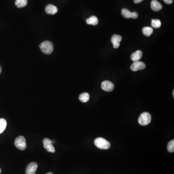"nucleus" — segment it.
I'll list each match as a JSON object with an SVG mask.
<instances>
[{"instance_id": "f03ea898", "label": "nucleus", "mask_w": 174, "mask_h": 174, "mask_svg": "<svg viewBox=\"0 0 174 174\" xmlns=\"http://www.w3.org/2000/svg\"><path fill=\"white\" fill-rule=\"evenodd\" d=\"M95 144L101 150H108L110 148L111 144L108 141L102 137H98L95 139Z\"/></svg>"}, {"instance_id": "20e7f679", "label": "nucleus", "mask_w": 174, "mask_h": 174, "mask_svg": "<svg viewBox=\"0 0 174 174\" xmlns=\"http://www.w3.org/2000/svg\"><path fill=\"white\" fill-rule=\"evenodd\" d=\"M15 146L21 151L25 150L27 147L26 141L25 138L23 136H19L15 139Z\"/></svg>"}, {"instance_id": "9b49d317", "label": "nucleus", "mask_w": 174, "mask_h": 174, "mask_svg": "<svg viewBox=\"0 0 174 174\" xmlns=\"http://www.w3.org/2000/svg\"><path fill=\"white\" fill-rule=\"evenodd\" d=\"M142 52L141 50H138L131 55L130 59L134 62H137L141 59V58L142 57Z\"/></svg>"}, {"instance_id": "0eeeda50", "label": "nucleus", "mask_w": 174, "mask_h": 174, "mask_svg": "<svg viewBox=\"0 0 174 174\" xmlns=\"http://www.w3.org/2000/svg\"><path fill=\"white\" fill-rule=\"evenodd\" d=\"M101 88L105 91L110 92L114 89V85L110 81L105 80L102 82Z\"/></svg>"}, {"instance_id": "aec40b11", "label": "nucleus", "mask_w": 174, "mask_h": 174, "mask_svg": "<svg viewBox=\"0 0 174 174\" xmlns=\"http://www.w3.org/2000/svg\"><path fill=\"white\" fill-rule=\"evenodd\" d=\"M167 150L169 152H174V140L170 141L167 145Z\"/></svg>"}, {"instance_id": "6e6552de", "label": "nucleus", "mask_w": 174, "mask_h": 174, "mask_svg": "<svg viewBox=\"0 0 174 174\" xmlns=\"http://www.w3.org/2000/svg\"><path fill=\"white\" fill-rule=\"evenodd\" d=\"M38 165L36 162H31L27 166L26 174H35Z\"/></svg>"}, {"instance_id": "393cba45", "label": "nucleus", "mask_w": 174, "mask_h": 174, "mask_svg": "<svg viewBox=\"0 0 174 174\" xmlns=\"http://www.w3.org/2000/svg\"><path fill=\"white\" fill-rule=\"evenodd\" d=\"M53 174V173H51V172H49V173H47V174Z\"/></svg>"}, {"instance_id": "423d86ee", "label": "nucleus", "mask_w": 174, "mask_h": 174, "mask_svg": "<svg viewBox=\"0 0 174 174\" xmlns=\"http://www.w3.org/2000/svg\"><path fill=\"white\" fill-rule=\"evenodd\" d=\"M130 69L133 71H137L139 70H143L146 68V65L143 62L141 61L134 62L130 66Z\"/></svg>"}, {"instance_id": "1a4fd4ad", "label": "nucleus", "mask_w": 174, "mask_h": 174, "mask_svg": "<svg viewBox=\"0 0 174 174\" xmlns=\"http://www.w3.org/2000/svg\"><path fill=\"white\" fill-rule=\"evenodd\" d=\"M122 40V37L118 34H114L111 38V42L114 49H118L120 46V42Z\"/></svg>"}, {"instance_id": "4468645a", "label": "nucleus", "mask_w": 174, "mask_h": 174, "mask_svg": "<svg viewBox=\"0 0 174 174\" xmlns=\"http://www.w3.org/2000/svg\"><path fill=\"white\" fill-rule=\"evenodd\" d=\"M89 94L87 92H84L82 94H81L79 96V99L81 102H83V103H86L90 99Z\"/></svg>"}, {"instance_id": "5701e85b", "label": "nucleus", "mask_w": 174, "mask_h": 174, "mask_svg": "<svg viewBox=\"0 0 174 174\" xmlns=\"http://www.w3.org/2000/svg\"><path fill=\"white\" fill-rule=\"evenodd\" d=\"M143 1L144 0H134V2L135 3H139Z\"/></svg>"}, {"instance_id": "39448f33", "label": "nucleus", "mask_w": 174, "mask_h": 174, "mask_svg": "<svg viewBox=\"0 0 174 174\" xmlns=\"http://www.w3.org/2000/svg\"><path fill=\"white\" fill-rule=\"evenodd\" d=\"M44 147L49 152L54 153L55 152V149L53 146L52 141L49 138H45L43 141Z\"/></svg>"}, {"instance_id": "4be33fe9", "label": "nucleus", "mask_w": 174, "mask_h": 174, "mask_svg": "<svg viewBox=\"0 0 174 174\" xmlns=\"http://www.w3.org/2000/svg\"><path fill=\"white\" fill-rule=\"evenodd\" d=\"M166 4H170L173 3V0H163Z\"/></svg>"}, {"instance_id": "a878e982", "label": "nucleus", "mask_w": 174, "mask_h": 174, "mask_svg": "<svg viewBox=\"0 0 174 174\" xmlns=\"http://www.w3.org/2000/svg\"><path fill=\"white\" fill-rule=\"evenodd\" d=\"M173 97H174V90H173Z\"/></svg>"}, {"instance_id": "bb28decb", "label": "nucleus", "mask_w": 174, "mask_h": 174, "mask_svg": "<svg viewBox=\"0 0 174 174\" xmlns=\"http://www.w3.org/2000/svg\"><path fill=\"white\" fill-rule=\"evenodd\" d=\"M1 170L0 169V174H1Z\"/></svg>"}, {"instance_id": "b1692460", "label": "nucleus", "mask_w": 174, "mask_h": 174, "mask_svg": "<svg viewBox=\"0 0 174 174\" xmlns=\"http://www.w3.org/2000/svg\"><path fill=\"white\" fill-rule=\"evenodd\" d=\"M1 72H2V68L1 67V66H0V74H1Z\"/></svg>"}, {"instance_id": "f3484780", "label": "nucleus", "mask_w": 174, "mask_h": 174, "mask_svg": "<svg viewBox=\"0 0 174 174\" xmlns=\"http://www.w3.org/2000/svg\"><path fill=\"white\" fill-rule=\"evenodd\" d=\"M153 29L150 27H146L142 29V33L145 36H151V34L153 33Z\"/></svg>"}, {"instance_id": "9d476101", "label": "nucleus", "mask_w": 174, "mask_h": 174, "mask_svg": "<svg viewBox=\"0 0 174 174\" xmlns=\"http://www.w3.org/2000/svg\"><path fill=\"white\" fill-rule=\"evenodd\" d=\"M45 11L47 14L53 15L57 13L58 8L56 7L52 4H48L45 8Z\"/></svg>"}, {"instance_id": "f257e3e1", "label": "nucleus", "mask_w": 174, "mask_h": 174, "mask_svg": "<svg viewBox=\"0 0 174 174\" xmlns=\"http://www.w3.org/2000/svg\"><path fill=\"white\" fill-rule=\"evenodd\" d=\"M39 47L43 53L47 55L51 54L54 50L53 44L49 41L43 42L40 45Z\"/></svg>"}, {"instance_id": "7ed1b4c3", "label": "nucleus", "mask_w": 174, "mask_h": 174, "mask_svg": "<svg viewBox=\"0 0 174 174\" xmlns=\"http://www.w3.org/2000/svg\"><path fill=\"white\" fill-rule=\"evenodd\" d=\"M151 120V116L148 112H144L141 114L138 118V122L141 125L146 126L150 124Z\"/></svg>"}, {"instance_id": "a211bd4d", "label": "nucleus", "mask_w": 174, "mask_h": 174, "mask_svg": "<svg viewBox=\"0 0 174 174\" xmlns=\"http://www.w3.org/2000/svg\"><path fill=\"white\" fill-rule=\"evenodd\" d=\"M7 125V122L5 119H0V134L3 133V131L6 129Z\"/></svg>"}, {"instance_id": "6ab92c4d", "label": "nucleus", "mask_w": 174, "mask_h": 174, "mask_svg": "<svg viewBox=\"0 0 174 174\" xmlns=\"http://www.w3.org/2000/svg\"><path fill=\"white\" fill-rule=\"evenodd\" d=\"M161 25V22L159 19H152L151 20V26L153 28H159Z\"/></svg>"}, {"instance_id": "2eb2a0df", "label": "nucleus", "mask_w": 174, "mask_h": 174, "mask_svg": "<svg viewBox=\"0 0 174 174\" xmlns=\"http://www.w3.org/2000/svg\"><path fill=\"white\" fill-rule=\"evenodd\" d=\"M121 14L123 17L126 18H132L133 12H130L129 10L123 8L121 10Z\"/></svg>"}, {"instance_id": "ddd939ff", "label": "nucleus", "mask_w": 174, "mask_h": 174, "mask_svg": "<svg viewBox=\"0 0 174 174\" xmlns=\"http://www.w3.org/2000/svg\"><path fill=\"white\" fill-rule=\"evenodd\" d=\"M86 23L88 24L97 25L98 23V19L95 16H92L86 20Z\"/></svg>"}, {"instance_id": "f8f14e48", "label": "nucleus", "mask_w": 174, "mask_h": 174, "mask_svg": "<svg viewBox=\"0 0 174 174\" xmlns=\"http://www.w3.org/2000/svg\"><path fill=\"white\" fill-rule=\"evenodd\" d=\"M151 8L154 11L158 12L162 9V5L156 0H153L151 3Z\"/></svg>"}, {"instance_id": "412c9836", "label": "nucleus", "mask_w": 174, "mask_h": 174, "mask_svg": "<svg viewBox=\"0 0 174 174\" xmlns=\"http://www.w3.org/2000/svg\"><path fill=\"white\" fill-rule=\"evenodd\" d=\"M138 13H136V12H133V17H132V18H133V19H136V18H138Z\"/></svg>"}, {"instance_id": "dca6fc26", "label": "nucleus", "mask_w": 174, "mask_h": 174, "mask_svg": "<svg viewBox=\"0 0 174 174\" xmlns=\"http://www.w3.org/2000/svg\"><path fill=\"white\" fill-rule=\"evenodd\" d=\"M28 3V0H16L15 5L18 8L25 7Z\"/></svg>"}]
</instances>
